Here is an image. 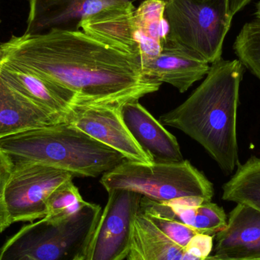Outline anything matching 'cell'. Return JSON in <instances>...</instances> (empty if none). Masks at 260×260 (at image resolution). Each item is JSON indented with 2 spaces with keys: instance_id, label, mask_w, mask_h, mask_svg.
<instances>
[{
  "instance_id": "9",
  "label": "cell",
  "mask_w": 260,
  "mask_h": 260,
  "mask_svg": "<svg viewBox=\"0 0 260 260\" xmlns=\"http://www.w3.org/2000/svg\"><path fill=\"white\" fill-rule=\"evenodd\" d=\"M65 123L120 153L127 160L148 165L154 162L132 136L122 118L120 108L75 105Z\"/></svg>"
},
{
  "instance_id": "25",
  "label": "cell",
  "mask_w": 260,
  "mask_h": 260,
  "mask_svg": "<svg viewBox=\"0 0 260 260\" xmlns=\"http://www.w3.org/2000/svg\"><path fill=\"white\" fill-rule=\"evenodd\" d=\"M16 260H37L34 259V258L30 257V256H23V257L20 258V259Z\"/></svg>"
},
{
  "instance_id": "8",
  "label": "cell",
  "mask_w": 260,
  "mask_h": 260,
  "mask_svg": "<svg viewBox=\"0 0 260 260\" xmlns=\"http://www.w3.org/2000/svg\"><path fill=\"white\" fill-rule=\"evenodd\" d=\"M12 165L5 188V202L12 224L44 218L52 192L74 177L67 171L39 164Z\"/></svg>"
},
{
  "instance_id": "3",
  "label": "cell",
  "mask_w": 260,
  "mask_h": 260,
  "mask_svg": "<svg viewBox=\"0 0 260 260\" xmlns=\"http://www.w3.org/2000/svg\"><path fill=\"white\" fill-rule=\"evenodd\" d=\"M0 150L12 164H39L73 177H97L126 160L120 153L67 123L3 138Z\"/></svg>"
},
{
  "instance_id": "11",
  "label": "cell",
  "mask_w": 260,
  "mask_h": 260,
  "mask_svg": "<svg viewBox=\"0 0 260 260\" xmlns=\"http://www.w3.org/2000/svg\"><path fill=\"white\" fill-rule=\"evenodd\" d=\"M141 0H28L26 34L53 28L79 30L81 21L102 9L120 3Z\"/></svg>"
},
{
  "instance_id": "15",
  "label": "cell",
  "mask_w": 260,
  "mask_h": 260,
  "mask_svg": "<svg viewBox=\"0 0 260 260\" xmlns=\"http://www.w3.org/2000/svg\"><path fill=\"white\" fill-rule=\"evenodd\" d=\"M136 9L134 3L129 2L108 6L82 20L79 30L113 48L140 56L134 34Z\"/></svg>"
},
{
  "instance_id": "12",
  "label": "cell",
  "mask_w": 260,
  "mask_h": 260,
  "mask_svg": "<svg viewBox=\"0 0 260 260\" xmlns=\"http://www.w3.org/2000/svg\"><path fill=\"white\" fill-rule=\"evenodd\" d=\"M0 77L58 123H65L72 108L76 105V97L73 92L34 73L0 64Z\"/></svg>"
},
{
  "instance_id": "16",
  "label": "cell",
  "mask_w": 260,
  "mask_h": 260,
  "mask_svg": "<svg viewBox=\"0 0 260 260\" xmlns=\"http://www.w3.org/2000/svg\"><path fill=\"white\" fill-rule=\"evenodd\" d=\"M59 123L0 77V139Z\"/></svg>"
},
{
  "instance_id": "6",
  "label": "cell",
  "mask_w": 260,
  "mask_h": 260,
  "mask_svg": "<svg viewBox=\"0 0 260 260\" xmlns=\"http://www.w3.org/2000/svg\"><path fill=\"white\" fill-rule=\"evenodd\" d=\"M168 35L209 63L221 59L232 26L229 0H165Z\"/></svg>"
},
{
  "instance_id": "18",
  "label": "cell",
  "mask_w": 260,
  "mask_h": 260,
  "mask_svg": "<svg viewBox=\"0 0 260 260\" xmlns=\"http://www.w3.org/2000/svg\"><path fill=\"white\" fill-rule=\"evenodd\" d=\"M165 0H142L134 12V34L141 59L160 53L169 28L165 18Z\"/></svg>"
},
{
  "instance_id": "10",
  "label": "cell",
  "mask_w": 260,
  "mask_h": 260,
  "mask_svg": "<svg viewBox=\"0 0 260 260\" xmlns=\"http://www.w3.org/2000/svg\"><path fill=\"white\" fill-rule=\"evenodd\" d=\"M142 73L151 80L168 83L184 93L209 73V63L168 35L157 56L141 59Z\"/></svg>"
},
{
  "instance_id": "7",
  "label": "cell",
  "mask_w": 260,
  "mask_h": 260,
  "mask_svg": "<svg viewBox=\"0 0 260 260\" xmlns=\"http://www.w3.org/2000/svg\"><path fill=\"white\" fill-rule=\"evenodd\" d=\"M87 244L84 260H124L133 241L142 196L128 189H112Z\"/></svg>"
},
{
  "instance_id": "19",
  "label": "cell",
  "mask_w": 260,
  "mask_h": 260,
  "mask_svg": "<svg viewBox=\"0 0 260 260\" xmlns=\"http://www.w3.org/2000/svg\"><path fill=\"white\" fill-rule=\"evenodd\" d=\"M222 199L251 206L260 212V157L252 156L222 187Z\"/></svg>"
},
{
  "instance_id": "28",
  "label": "cell",
  "mask_w": 260,
  "mask_h": 260,
  "mask_svg": "<svg viewBox=\"0 0 260 260\" xmlns=\"http://www.w3.org/2000/svg\"><path fill=\"white\" fill-rule=\"evenodd\" d=\"M0 22H1V21H0Z\"/></svg>"
},
{
  "instance_id": "17",
  "label": "cell",
  "mask_w": 260,
  "mask_h": 260,
  "mask_svg": "<svg viewBox=\"0 0 260 260\" xmlns=\"http://www.w3.org/2000/svg\"><path fill=\"white\" fill-rule=\"evenodd\" d=\"M127 260H204L177 245L139 210Z\"/></svg>"
},
{
  "instance_id": "22",
  "label": "cell",
  "mask_w": 260,
  "mask_h": 260,
  "mask_svg": "<svg viewBox=\"0 0 260 260\" xmlns=\"http://www.w3.org/2000/svg\"><path fill=\"white\" fill-rule=\"evenodd\" d=\"M141 212L145 214L149 221L167 238L183 248H186L191 240L197 234H200L192 228L176 220L164 218V217L142 212V211Z\"/></svg>"
},
{
  "instance_id": "2",
  "label": "cell",
  "mask_w": 260,
  "mask_h": 260,
  "mask_svg": "<svg viewBox=\"0 0 260 260\" xmlns=\"http://www.w3.org/2000/svg\"><path fill=\"white\" fill-rule=\"evenodd\" d=\"M244 73L239 59L221 58L212 64L206 79L183 104L160 117L167 126L199 142L226 174L240 165L237 111Z\"/></svg>"
},
{
  "instance_id": "1",
  "label": "cell",
  "mask_w": 260,
  "mask_h": 260,
  "mask_svg": "<svg viewBox=\"0 0 260 260\" xmlns=\"http://www.w3.org/2000/svg\"><path fill=\"white\" fill-rule=\"evenodd\" d=\"M0 64L61 85L74 94L76 105L120 108L161 85L144 76L140 56L113 48L81 29L12 35L0 44Z\"/></svg>"
},
{
  "instance_id": "4",
  "label": "cell",
  "mask_w": 260,
  "mask_h": 260,
  "mask_svg": "<svg viewBox=\"0 0 260 260\" xmlns=\"http://www.w3.org/2000/svg\"><path fill=\"white\" fill-rule=\"evenodd\" d=\"M101 184L108 192L128 189L154 201L195 197L211 201L213 184L189 160L143 164L125 160L103 174Z\"/></svg>"
},
{
  "instance_id": "26",
  "label": "cell",
  "mask_w": 260,
  "mask_h": 260,
  "mask_svg": "<svg viewBox=\"0 0 260 260\" xmlns=\"http://www.w3.org/2000/svg\"><path fill=\"white\" fill-rule=\"evenodd\" d=\"M73 260H84V256H79Z\"/></svg>"
},
{
  "instance_id": "23",
  "label": "cell",
  "mask_w": 260,
  "mask_h": 260,
  "mask_svg": "<svg viewBox=\"0 0 260 260\" xmlns=\"http://www.w3.org/2000/svg\"><path fill=\"white\" fill-rule=\"evenodd\" d=\"M12 165L9 157L0 150V234L12 224L5 202V188L10 177Z\"/></svg>"
},
{
  "instance_id": "14",
  "label": "cell",
  "mask_w": 260,
  "mask_h": 260,
  "mask_svg": "<svg viewBox=\"0 0 260 260\" xmlns=\"http://www.w3.org/2000/svg\"><path fill=\"white\" fill-rule=\"evenodd\" d=\"M125 124L139 146L154 161L174 162L183 160L180 145L168 131L138 101L120 108Z\"/></svg>"
},
{
  "instance_id": "24",
  "label": "cell",
  "mask_w": 260,
  "mask_h": 260,
  "mask_svg": "<svg viewBox=\"0 0 260 260\" xmlns=\"http://www.w3.org/2000/svg\"><path fill=\"white\" fill-rule=\"evenodd\" d=\"M252 0H229V9L232 16L242 10Z\"/></svg>"
},
{
  "instance_id": "5",
  "label": "cell",
  "mask_w": 260,
  "mask_h": 260,
  "mask_svg": "<svg viewBox=\"0 0 260 260\" xmlns=\"http://www.w3.org/2000/svg\"><path fill=\"white\" fill-rule=\"evenodd\" d=\"M102 209L87 203L77 214L62 222L44 219L23 226L0 248V260L30 256L37 260H73L84 256Z\"/></svg>"
},
{
  "instance_id": "27",
  "label": "cell",
  "mask_w": 260,
  "mask_h": 260,
  "mask_svg": "<svg viewBox=\"0 0 260 260\" xmlns=\"http://www.w3.org/2000/svg\"><path fill=\"white\" fill-rule=\"evenodd\" d=\"M251 260H260V258H259V259H251Z\"/></svg>"
},
{
  "instance_id": "21",
  "label": "cell",
  "mask_w": 260,
  "mask_h": 260,
  "mask_svg": "<svg viewBox=\"0 0 260 260\" xmlns=\"http://www.w3.org/2000/svg\"><path fill=\"white\" fill-rule=\"evenodd\" d=\"M88 202L85 201L73 180L56 188L47 202L43 219L53 224L62 222L77 214Z\"/></svg>"
},
{
  "instance_id": "13",
  "label": "cell",
  "mask_w": 260,
  "mask_h": 260,
  "mask_svg": "<svg viewBox=\"0 0 260 260\" xmlns=\"http://www.w3.org/2000/svg\"><path fill=\"white\" fill-rule=\"evenodd\" d=\"M214 255L229 260L260 258V212L238 203L230 212L227 226L215 236Z\"/></svg>"
},
{
  "instance_id": "20",
  "label": "cell",
  "mask_w": 260,
  "mask_h": 260,
  "mask_svg": "<svg viewBox=\"0 0 260 260\" xmlns=\"http://www.w3.org/2000/svg\"><path fill=\"white\" fill-rule=\"evenodd\" d=\"M255 17L246 23L234 44V50L244 67L260 79V1Z\"/></svg>"
}]
</instances>
